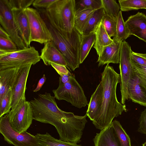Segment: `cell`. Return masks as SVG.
Masks as SVG:
<instances>
[{"instance_id": "obj_2", "label": "cell", "mask_w": 146, "mask_h": 146, "mask_svg": "<svg viewBox=\"0 0 146 146\" xmlns=\"http://www.w3.org/2000/svg\"><path fill=\"white\" fill-rule=\"evenodd\" d=\"M100 82L102 92L98 112L92 123L97 129L102 130L110 125L113 119L127 110L125 105L117 99L116 91L120 82V75L113 67L107 64L102 73Z\"/></svg>"}, {"instance_id": "obj_30", "label": "cell", "mask_w": 146, "mask_h": 146, "mask_svg": "<svg viewBox=\"0 0 146 146\" xmlns=\"http://www.w3.org/2000/svg\"><path fill=\"white\" fill-rule=\"evenodd\" d=\"M102 1L105 14L117 19L120 9L119 4L115 0H102Z\"/></svg>"}, {"instance_id": "obj_16", "label": "cell", "mask_w": 146, "mask_h": 146, "mask_svg": "<svg viewBox=\"0 0 146 146\" xmlns=\"http://www.w3.org/2000/svg\"><path fill=\"white\" fill-rule=\"evenodd\" d=\"M121 43L113 41L104 48L97 62L99 66L110 63H119Z\"/></svg>"}, {"instance_id": "obj_9", "label": "cell", "mask_w": 146, "mask_h": 146, "mask_svg": "<svg viewBox=\"0 0 146 146\" xmlns=\"http://www.w3.org/2000/svg\"><path fill=\"white\" fill-rule=\"evenodd\" d=\"M29 24L30 41L44 44L52 41V37L48 28L39 12L29 7L26 9Z\"/></svg>"}, {"instance_id": "obj_13", "label": "cell", "mask_w": 146, "mask_h": 146, "mask_svg": "<svg viewBox=\"0 0 146 146\" xmlns=\"http://www.w3.org/2000/svg\"><path fill=\"white\" fill-rule=\"evenodd\" d=\"M11 8L14 22L19 35L27 47H29L30 46L31 43L30 31L26 9Z\"/></svg>"}, {"instance_id": "obj_4", "label": "cell", "mask_w": 146, "mask_h": 146, "mask_svg": "<svg viewBox=\"0 0 146 146\" xmlns=\"http://www.w3.org/2000/svg\"><path fill=\"white\" fill-rule=\"evenodd\" d=\"M75 0H58L48 8L40 9L42 15L59 29L72 32L74 28Z\"/></svg>"}, {"instance_id": "obj_24", "label": "cell", "mask_w": 146, "mask_h": 146, "mask_svg": "<svg viewBox=\"0 0 146 146\" xmlns=\"http://www.w3.org/2000/svg\"><path fill=\"white\" fill-rule=\"evenodd\" d=\"M96 35L95 32L82 35L79 51L80 64H82L88 55L92 47L95 42Z\"/></svg>"}, {"instance_id": "obj_38", "label": "cell", "mask_w": 146, "mask_h": 146, "mask_svg": "<svg viewBox=\"0 0 146 146\" xmlns=\"http://www.w3.org/2000/svg\"><path fill=\"white\" fill-rule=\"evenodd\" d=\"M139 127L137 131L146 135V108L141 113L139 119Z\"/></svg>"}, {"instance_id": "obj_26", "label": "cell", "mask_w": 146, "mask_h": 146, "mask_svg": "<svg viewBox=\"0 0 146 146\" xmlns=\"http://www.w3.org/2000/svg\"><path fill=\"white\" fill-rule=\"evenodd\" d=\"M95 10L93 9L85 10L75 15L74 28L81 35L88 20Z\"/></svg>"}, {"instance_id": "obj_34", "label": "cell", "mask_w": 146, "mask_h": 146, "mask_svg": "<svg viewBox=\"0 0 146 146\" xmlns=\"http://www.w3.org/2000/svg\"><path fill=\"white\" fill-rule=\"evenodd\" d=\"M18 48L12 40L0 37V50L11 52L17 50Z\"/></svg>"}, {"instance_id": "obj_6", "label": "cell", "mask_w": 146, "mask_h": 146, "mask_svg": "<svg viewBox=\"0 0 146 146\" xmlns=\"http://www.w3.org/2000/svg\"><path fill=\"white\" fill-rule=\"evenodd\" d=\"M55 98L64 100L72 106L81 108L88 105L84 91L73 74L70 81L64 84L59 82L57 89L52 91Z\"/></svg>"}, {"instance_id": "obj_43", "label": "cell", "mask_w": 146, "mask_h": 146, "mask_svg": "<svg viewBox=\"0 0 146 146\" xmlns=\"http://www.w3.org/2000/svg\"><path fill=\"white\" fill-rule=\"evenodd\" d=\"M142 146H146V142L143 144Z\"/></svg>"}, {"instance_id": "obj_17", "label": "cell", "mask_w": 146, "mask_h": 146, "mask_svg": "<svg viewBox=\"0 0 146 146\" xmlns=\"http://www.w3.org/2000/svg\"><path fill=\"white\" fill-rule=\"evenodd\" d=\"M93 141L95 146H121L111 124L96 133Z\"/></svg>"}, {"instance_id": "obj_8", "label": "cell", "mask_w": 146, "mask_h": 146, "mask_svg": "<svg viewBox=\"0 0 146 146\" xmlns=\"http://www.w3.org/2000/svg\"><path fill=\"white\" fill-rule=\"evenodd\" d=\"M8 114L11 126L19 133L27 131L33 119L30 102L26 100H21Z\"/></svg>"}, {"instance_id": "obj_5", "label": "cell", "mask_w": 146, "mask_h": 146, "mask_svg": "<svg viewBox=\"0 0 146 146\" xmlns=\"http://www.w3.org/2000/svg\"><path fill=\"white\" fill-rule=\"evenodd\" d=\"M40 59L38 51L32 46L11 52L0 50V70L34 65Z\"/></svg>"}, {"instance_id": "obj_1", "label": "cell", "mask_w": 146, "mask_h": 146, "mask_svg": "<svg viewBox=\"0 0 146 146\" xmlns=\"http://www.w3.org/2000/svg\"><path fill=\"white\" fill-rule=\"evenodd\" d=\"M30 102L33 119L54 126L62 141L76 143L81 141L88 122L86 114L79 116L61 110L58 106L55 97L49 93L39 94Z\"/></svg>"}, {"instance_id": "obj_25", "label": "cell", "mask_w": 146, "mask_h": 146, "mask_svg": "<svg viewBox=\"0 0 146 146\" xmlns=\"http://www.w3.org/2000/svg\"><path fill=\"white\" fill-rule=\"evenodd\" d=\"M130 35L128 29L123 20L120 10L117 20L116 35L113 37V41L122 42Z\"/></svg>"}, {"instance_id": "obj_29", "label": "cell", "mask_w": 146, "mask_h": 146, "mask_svg": "<svg viewBox=\"0 0 146 146\" xmlns=\"http://www.w3.org/2000/svg\"><path fill=\"white\" fill-rule=\"evenodd\" d=\"M111 124L115 132L120 146H131L130 138L119 122L114 120L112 121Z\"/></svg>"}, {"instance_id": "obj_37", "label": "cell", "mask_w": 146, "mask_h": 146, "mask_svg": "<svg viewBox=\"0 0 146 146\" xmlns=\"http://www.w3.org/2000/svg\"><path fill=\"white\" fill-rule=\"evenodd\" d=\"M132 61L137 64L146 66V53L135 52L132 51L131 53Z\"/></svg>"}, {"instance_id": "obj_41", "label": "cell", "mask_w": 146, "mask_h": 146, "mask_svg": "<svg viewBox=\"0 0 146 146\" xmlns=\"http://www.w3.org/2000/svg\"><path fill=\"white\" fill-rule=\"evenodd\" d=\"M46 80V78L44 74L39 80L35 88L33 90L34 92H36L39 91Z\"/></svg>"}, {"instance_id": "obj_28", "label": "cell", "mask_w": 146, "mask_h": 146, "mask_svg": "<svg viewBox=\"0 0 146 146\" xmlns=\"http://www.w3.org/2000/svg\"><path fill=\"white\" fill-rule=\"evenodd\" d=\"M118 2L121 11L146 9V0H120Z\"/></svg>"}, {"instance_id": "obj_7", "label": "cell", "mask_w": 146, "mask_h": 146, "mask_svg": "<svg viewBox=\"0 0 146 146\" xmlns=\"http://www.w3.org/2000/svg\"><path fill=\"white\" fill-rule=\"evenodd\" d=\"M132 51L127 42L125 40L122 42L119 68L121 95V103L123 105H125L126 101L129 99L128 85L134 75L131 57Z\"/></svg>"}, {"instance_id": "obj_21", "label": "cell", "mask_w": 146, "mask_h": 146, "mask_svg": "<svg viewBox=\"0 0 146 146\" xmlns=\"http://www.w3.org/2000/svg\"><path fill=\"white\" fill-rule=\"evenodd\" d=\"M102 92V86L100 82L91 96L86 112L87 117L92 122L95 119L100 109Z\"/></svg>"}, {"instance_id": "obj_42", "label": "cell", "mask_w": 146, "mask_h": 146, "mask_svg": "<svg viewBox=\"0 0 146 146\" xmlns=\"http://www.w3.org/2000/svg\"><path fill=\"white\" fill-rule=\"evenodd\" d=\"M0 37L8 39L11 40L10 36L1 26L0 27Z\"/></svg>"}, {"instance_id": "obj_15", "label": "cell", "mask_w": 146, "mask_h": 146, "mask_svg": "<svg viewBox=\"0 0 146 146\" xmlns=\"http://www.w3.org/2000/svg\"><path fill=\"white\" fill-rule=\"evenodd\" d=\"M44 45L40 57L45 65H50L53 63L67 67L64 57L52 41L47 42Z\"/></svg>"}, {"instance_id": "obj_33", "label": "cell", "mask_w": 146, "mask_h": 146, "mask_svg": "<svg viewBox=\"0 0 146 146\" xmlns=\"http://www.w3.org/2000/svg\"><path fill=\"white\" fill-rule=\"evenodd\" d=\"M132 64L133 72L140 84L146 89V66L137 64L132 61Z\"/></svg>"}, {"instance_id": "obj_14", "label": "cell", "mask_w": 146, "mask_h": 146, "mask_svg": "<svg viewBox=\"0 0 146 146\" xmlns=\"http://www.w3.org/2000/svg\"><path fill=\"white\" fill-rule=\"evenodd\" d=\"M130 35L137 37L146 43V15L138 12L129 16L125 22Z\"/></svg>"}, {"instance_id": "obj_39", "label": "cell", "mask_w": 146, "mask_h": 146, "mask_svg": "<svg viewBox=\"0 0 146 146\" xmlns=\"http://www.w3.org/2000/svg\"><path fill=\"white\" fill-rule=\"evenodd\" d=\"M50 65L60 76L62 74H68L70 72L64 66L53 63H51Z\"/></svg>"}, {"instance_id": "obj_23", "label": "cell", "mask_w": 146, "mask_h": 146, "mask_svg": "<svg viewBox=\"0 0 146 146\" xmlns=\"http://www.w3.org/2000/svg\"><path fill=\"white\" fill-rule=\"evenodd\" d=\"M105 15L103 7L95 10L90 17L83 29L82 35L94 32Z\"/></svg>"}, {"instance_id": "obj_31", "label": "cell", "mask_w": 146, "mask_h": 146, "mask_svg": "<svg viewBox=\"0 0 146 146\" xmlns=\"http://www.w3.org/2000/svg\"><path fill=\"white\" fill-rule=\"evenodd\" d=\"M12 90L9 89L0 97V118L9 113L11 109Z\"/></svg>"}, {"instance_id": "obj_22", "label": "cell", "mask_w": 146, "mask_h": 146, "mask_svg": "<svg viewBox=\"0 0 146 146\" xmlns=\"http://www.w3.org/2000/svg\"><path fill=\"white\" fill-rule=\"evenodd\" d=\"M35 136L39 146H82L56 139L48 133L45 134L37 133Z\"/></svg>"}, {"instance_id": "obj_18", "label": "cell", "mask_w": 146, "mask_h": 146, "mask_svg": "<svg viewBox=\"0 0 146 146\" xmlns=\"http://www.w3.org/2000/svg\"><path fill=\"white\" fill-rule=\"evenodd\" d=\"M128 91L129 99L134 103L146 107V89L140 84L134 73L128 84Z\"/></svg>"}, {"instance_id": "obj_3", "label": "cell", "mask_w": 146, "mask_h": 146, "mask_svg": "<svg viewBox=\"0 0 146 146\" xmlns=\"http://www.w3.org/2000/svg\"><path fill=\"white\" fill-rule=\"evenodd\" d=\"M41 15L51 32L52 41L64 57L67 67L74 71L80 64L79 51L82 35L75 28L70 32L61 30Z\"/></svg>"}, {"instance_id": "obj_10", "label": "cell", "mask_w": 146, "mask_h": 146, "mask_svg": "<svg viewBox=\"0 0 146 146\" xmlns=\"http://www.w3.org/2000/svg\"><path fill=\"white\" fill-rule=\"evenodd\" d=\"M0 133L8 144L15 146H39L35 135L27 131L19 133L11 126L7 114L0 118Z\"/></svg>"}, {"instance_id": "obj_19", "label": "cell", "mask_w": 146, "mask_h": 146, "mask_svg": "<svg viewBox=\"0 0 146 146\" xmlns=\"http://www.w3.org/2000/svg\"><path fill=\"white\" fill-rule=\"evenodd\" d=\"M20 68L0 70V97L9 89H11Z\"/></svg>"}, {"instance_id": "obj_12", "label": "cell", "mask_w": 146, "mask_h": 146, "mask_svg": "<svg viewBox=\"0 0 146 146\" xmlns=\"http://www.w3.org/2000/svg\"><path fill=\"white\" fill-rule=\"evenodd\" d=\"M32 65L30 64L20 67L12 90L11 109L22 100H25V92L28 76Z\"/></svg>"}, {"instance_id": "obj_40", "label": "cell", "mask_w": 146, "mask_h": 146, "mask_svg": "<svg viewBox=\"0 0 146 146\" xmlns=\"http://www.w3.org/2000/svg\"><path fill=\"white\" fill-rule=\"evenodd\" d=\"M73 74L70 72L68 74H63L60 75L59 82L62 84H64L69 82Z\"/></svg>"}, {"instance_id": "obj_27", "label": "cell", "mask_w": 146, "mask_h": 146, "mask_svg": "<svg viewBox=\"0 0 146 146\" xmlns=\"http://www.w3.org/2000/svg\"><path fill=\"white\" fill-rule=\"evenodd\" d=\"M75 1V15L85 10L90 9L96 10L102 7V0Z\"/></svg>"}, {"instance_id": "obj_32", "label": "cell", "mask_w": 146, "mask_h": 146, "mask_svg": "<svg viewBox=\"0 0 146 146\" xmlns=\"http://www.w3.org/2000/svg\"><path fill=\"white\" fill-rule=\"evenodd\" d=\"M117 20L105 14L101 21L108 34L111 38L116 35Z\"/></svg>"}, {"instance_id": "obj_11", "label": "cell", "mask_w": 146, "mask_h": 146, "mask_svg": "<svg viewBox=\"0 0 146 146\" xmlns=\"http://www.w3.org/2000/svg\"><path fill=\"white\" fill-rule=\"evenodd\" d=\"M0 24L18 49L27 47L17 31L9 0H0Z\"/></svg>"}, {"instance_id": "obj_35", "label": "cell", "mask_w": 146, "mask_h": 146, "mask_svg": "<svg viewBox=\"0 0 146 146\" xmlns=\"http://www.w3.org/2000/svg\"><path fill=\"white\" fill-rule=\"evenodd\" d=\"M34 0H9L11 7L25 9L30 7Z\"/></svg>"}, {"instance_id": "obj_20", "label": "cell", "mask_w": 146, "mask_h": 146, "mask_svg": "<svg viewBox=\"0 0 146 146\" xmlns=\"http://www.w3.org/2000/svg\"><path fill=\"white\" fill-rule=\"evenodd\" d=\"M94 32L96 39L94 47L99 56L102 53L104 48L112 43L113 40L108 34L101 22Z\"/></svg>"}, {"instance_id": "obj_36", "label": "cell", "mask_w": 146, "mask_h": 146, "mask_svg": "<svg viewBox=\"0 0 146 146\" xmlns=\"http://www.w3.org/2000/svg\"><path fill=\"white\" fill-rule=\"evenodd\" d=\"M58 0H34L33 5L38 9H46Z\"/></svg>"}]
</instances>
